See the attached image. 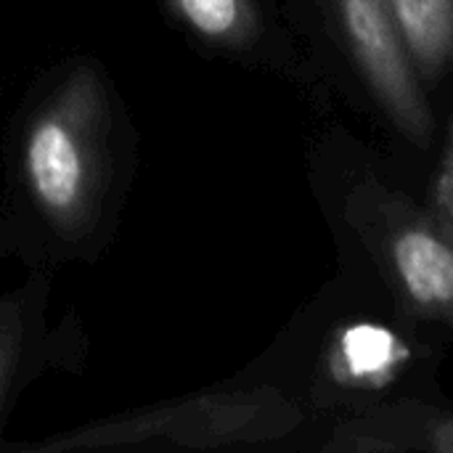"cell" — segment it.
<instances>
[{"instance_id": "cell-1", "label": "cell", "mask_w": 453, "mask_h": 453, "mask_svg": "<svg viewBox=\"0 0 453 453\" xmlns=\"http://www.w3.org/2000/svg\"><path fill=\"white\" fill-rule=\"evenodd\" d=\"M104 96L93 72L72 74L37 111L24 141L27 186L58 234L90 220L101 186Z\"/></svg>"}, {"instance_id": "cell-2", "label": "cell", "mask_w": 453, "mask_h": 453, "mask_svg": "<svg viewBox=\"0 0 453 453\" xmlns=\"http://www.w3.org/2000/svg\"><path fill=\"white\" fill-rule=\"evenodd\" d=\"M358 64L395 122L417 141L427 135V106L390 0H340Z\"/></svg>"}, {"instance_id": "cell-3", "label": "cell", "mask_w": 453, "mask_h": 453, "mask_svg": "<svg viewBox=\"0 0 453 453\" xmlns=\"http://www.w3.org/2000/svg\"><path fill=\"white\" fill-rule=\"evenodd\" d=\"M395 268L414 303L453 308V242L427 228H409L393 247Z\"/></svg>"}, {"instance_id": "cell-4", "label": "cell", "mask_w": 453, "mask_h": 453, "mask_svg": "<svg viewBox=\"0 0 453 453\" xmlns=\"http://www.w3.org/2000/svg\"><path fill=\"white\" fill-rule=\"evenodd\" d=\"M411 64L435 74L453 58V0H390Z\"/></svg>"}, {"instance_id": "cell-5", "label": "cell", "mask_w": 453, "mask_h": 453, "mask_svg": "<svg viewBox=\"0 0 453 453\" xmlns=\"http://www.w3.org/2000/svg\"><path fill=\"white\" fill-rule=\"evenodd\" d=\"M178 19L218 45H244L257 29L252 0H167Z\"/></svg>"}, {"instance_id": "cell-6", "label": "cell", "mask_w": 453, "mask_h": 453, "mask_svg": "<svg viewBox=\"0 0 453 453\" xmlns=\"http://www.w3.org/2000/svg\"><path fill=\"white\" fill-rule=\"evenodd\" d=\"M403 356L406 350L398 345V340L374 324L353 326L342 337V358L356 380H382Z\"/></svg>"}, {"instance_id": "cell-7", "label": "cell", "mask_w": 453, "mask_h": 453, "mask_svg": "<svg viewBox=\"0 0 453 453\" xmlns=\"http://www.w3.org/2000/svg\"><path fill=\"white\" fill-rule=\"evenodd\" d=\"M435 202L441 207V212L453 223V135H451V149L446 154V162L441 167L438 175V186H435Z\"/></svg>"}]
</instances>
